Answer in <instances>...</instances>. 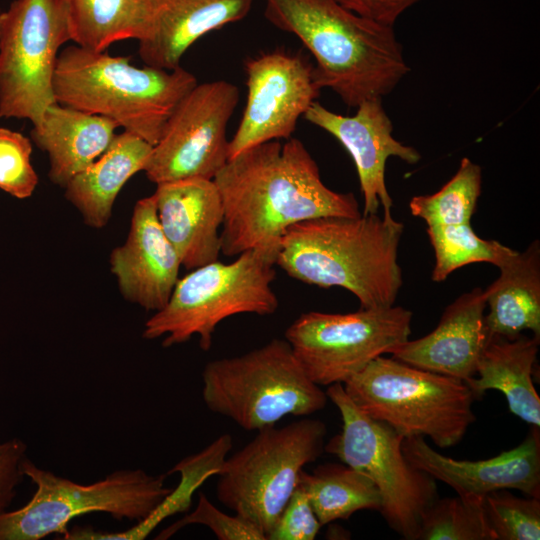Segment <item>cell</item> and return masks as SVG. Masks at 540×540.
<instances>
[{
	"label": "cell",
	"instance_id": "8d00e7d4",
	"mask_svg": "<svg viewBox=\"0 0 540 540\" xmlns=\"http://www.w3.org/2000/svg\"><path fill=\"white\" fill-rule=\"evenodd\" d=\"M1 15H2V10H1V8H0V21H1Z\"/></svg>",
	"mask_w": 540,
	"mask_h": 540
},
{
	"label": "cell",
	"instance_id": "f1b7e54d",
	"mask_svg": "<svg viewBox=\"0 0 540 540\" xmlns=\"http://www.w3.org/2000/svg\"><path fill=\"white\" fill-rule=\"evenodd\" d=\"M427 234L435 253L434 282L444 281L453 271L471 263L498 267L515 252L496 240L479 237L470 223L428 226Z\"/></svg>",
	"mask_w": 540,
	"mask_h": 540
},
{
	"label": "cell",
	"instance_id": "2e32d148",
	"mask_svg": "<svg viewBox=\"0 0 540 540\" xmlns=\"http://www.w3.org/2000/svg\"><path fill=\"white\" fill-rule=\"evenodd\" d=\"M402 450L408 462L433 479L450 486L457 495H485L515 489L540 498V433L531 426L516 447L485 460H456L440 454L421 436L406 437Z\"/></svg>",
	"mask_w": 540,
	"mask_h": 540
},
{
	"label": "cell",
	"instance_id": "7402d4cb",
	"mask_svg": "<svg viewBox=\"0 0 540 540\" xmlns=\"http://www.w3.org/2000/svg\"><path fill=\"white\" fill-rule=\"evenodd\" d=\"M152 147L132 133L116 134L103 154L66 184L65 198L87 225L102 228L108 223L120 190L144 171Z\"/></svg>",
	"mask_w": 540,
	"mask_h": 540
},
{
	"label": "cell",
	"instance_id": "44dd1931",
	"mask_svg": "<svg viewBox=\"0 0 540 540\" xmlns=\"http://www.w3.org/2000/svg\"><path fill=\"white\" fill-rule=\"evenodd\" d=\"M539 341L534 335L513 339L491 335L477 365L478 377L464 381L475 399L488 390L499 391L511 413L540 427V398L532 379Z\"/></svg>",
	"mask_w": 540,
	"mask_h": 540
},
{
	"label": "cell",
	"instance_id": "484cf974",
	"mask_svg": "<svg viewBox=\"0 0 540 540\" xmlns=\"http://www.w3.org/2000/svg\"><path fill=\"white\" fill-rule=\"evenodd\" d=\"M233 447L232 436L225 433L200 452L187 456L169 472L179 473L178 486L143 521L122 532H102L89 527L75 526L63 537L66 540H141L146 538L164 519L187 512L195 491L211 476L218 475Z\"/></svg>",
	"mask_w": 540,
	"mask_h": 540
},
{
	"label": "cell",
	"instance_id": "6da1fadb",
	"mask_svg": "<svg viewBox=\"0 0 540 540\" xmlns=\"http://www.w3.org/2000/svg\"><path fill=\"white\" fill-rule=\"evenodd\" d=\"M213 180L223 205L220 240L227 257L252 249L278 254L281 238L293 224L362 214L353 193H339L323 183L317 163L296 138L239 153Z\"/></svg>",
	"mask_w": 540,
	"mask_h": 540
},
{
	"label": "cell",
	"instance_id": "ac0fdd59",
	"mask_svg": "<svg viewBox=\"0 0 540 540\" xmlns=\"http://www.w3.org/2000/svg\"><path fill=\"white\" fill-rule=\"evenodd\" d=\"M486 308L481 288L463 293L445 308L432 332L408 339L390 354L413 367L465 381L476 375L491 336L485 322Z\"/></svg>",
	"mask_w": 540,
	"mask_h": 540
},
{
	"label": "cell",
	"instance_id": "f546056e",
	"mask_svg": "<svg viewBox=\"0 0 540 540\" xmlns=\"http://www.w3.org/2000/svg\"><path fill=\"white\" fill-rule=\"evenodd\" d=\"M483 498H437L422 514L416 540H492Z\"/></svg>",
	"mask_w": 540,
	"mask_h": 540
},
{
	"label": "cell",
	"instance_id": "9a60e30c",
	"mask_svg": "<svg viewBox=\"0 0 540 540\" xmlns=\"http://www.w3.org/2000/svg\"><path fill=\"white\" fill-rule=\"evenodd\" d=\"M382 99L363 101L352 116L332 112L315 101L303 117L335 137L351 155L364 200L362 214H378L382 205L384 216L391 217L393 201L385 181L386 162L397 157L416 164L421 154L393 137V124Z\"/></svg>",
	"mask_w": 540,
	"mask_h": 540
},
{
	"label": "cell",
	"instance_id": "ba28073f",
	"mask_svg": "<svg viewBox=\"0 0 540 540\" xmlns=\"http://www.w3.org/2000/svg\"><path fill=\"white\" fill-rule=\"evenodd\" d=\"M22 472L36 490L23 507L0 513V540H39L54 533L65 536L71 520L93 512L139 523L172 491L165 485L166 475H150L142 469L117 470L82 485L41 469L26 457Z\"/></svg>",
	"mask_w": 540,
	"mask_h": 540
},
{
	"label": "cell",
	"instance_id": "d6986e66",
	"mask_svg": "<svg viewBox=\"0 0 540 540\" xmlns=\"http://www.w3.org/2000/svg\"><path fill=\"white\" fill-rule=\"evenodd\" d=\"M162 230L188 270L218 260L223 205L211 179L191 178L157 184L153 193Z\"/></svg>",
	"mask_w": 540,
	"mask_h": 540
},
{
	"label": "cell",
	"instance_id": "603a6c76",
	"mask_svg": "<svg viewBox=\"0 0 540 540\" xmlns=\"http://www.w3.org/2000/svg\"><path fill=\"white\" fill-rule=\"evenodd\" d=\"M252 0H175L159 19L151 36L139 42L143 62L173 70L199 38L249 13Z\"/></svg>",
	"mask_w": 540,
	"mask_h": 540
},
{
	"label": "cell",
	"instance_id": "4fadbf2b",
	"mask_svg": "<svg viewBox=\"0 0 540 540\" xmlns=\"http://www.w3.org/2000/svg\"><path fill=\"white\" fill-rule=\"evenodd\" d=\"M240 91L225 80L196 84L179 102L144 168L160 184L191 178L213 180L227 163L226 129Z\"/></svg>",
	"mask_w": 540,
	"mask_h": 540
},
{
	"label": "cell",
	"instance_id": "9c48e42d",
	"mask_svg": "<svg viewBox=\"0 0 540 540\" xmlns=\"http://www.w3.org/2000/svg\"><path fill=\"white\" fill-rule=\"evenodd\" d=\"M324 422L303 418L257 431L218 473L217 498L266 537L296 490L304 467L324 451Z\"/></svg>",
	"mask_w": 540,
	"mask_h": 540
},
{
	"label": "cell",
	"instance_id": "8fae6325",
	"mask_svg": "<svg viewBox=\"0 0 540 540\" xmlns=\"http://www.w3.org/2000/svg\"><path fill=\"white\" fill-rule=\"evenodd\" d=\"M71 41L64 0H14L0 21V119L36 125L56 103L60 48Z\"/></svg>",
	"mask_w": 540,
	"mask_h": 540
},
{
	"label": "cell",
	"instance_id": "4dcf8cb0",
	"mask_svg": "<svg viewBox=\"0 0 540 540\" xmlns=\"http://www.w3.org/2000/svg\"><path fill=\"white\" fill-rule=\"evenodd\" d=\"M483 508L492 540L540 539V498L501 489L484 496Z\"/></svg>",
	"mask_w": 540,
	"mask_h": 540
},
{
	"label": "cell",
	"instance_id": "e575fe53",
	"mask_svg": "<svg viewBox=\"0 0 540 540\" xmlns=\"http://www.w3.org/2000/svg\"><path fill=\"white\" fill-rule=\"evenodd\" d=\"M27 457V445L19 438L0 442V513L6 511L25 478L22 463Z\"/></svg>",
	"mask_w": 540,
	"mask_h": 540
},
{
	"label": "cell",
	"instance_id": "30bf717a",
	"mask_svg": "<svg viewBox=\"0 0 540 540\" xmlns=\"http://www.w3.org/2000/svg\"><path fill=\"white\" fill-rule=\"evenodd\" d=\"M325 392L340 412L342 427L324 451L365 474L379 491L380 513L390 528L404 539L416 540L422 514L438 498L435 479L408 462L403 436L361 411L342 383Z\"/></svg>",
	"mask_w": 540,
	"mask_h": 540
},
{
	"label": "cell",
	"instance_id": "d4e9b609",
	"mask_svg": "<svg viewBox=\"0 0 540 540\" xmlns=\"http://www.w3.org/2000/svg\"><path fill=\"white\" fill-rule=\"evenodd\" d=\"M71 41L105 51L115 42L151 36L165 10L175 0H64Z\"/></svg>",
	"mask_w": 540,
	"mask_h": 540
},
{
	"label": "cell",
	"instance_id": "3957f363",
	"mask_svg": "<svg viewBox=\"0 0 540 540\" xmlns=\"http://www.w3.org/2000/svg\"><path fill=\"white\" fill-rule=\"evenodd\" d=\"M403 230L393 216L377 214L304 220L283 234L276 265L303 283L348 290L360 308L390 307L403 283L398 263Z\"/></svg>",
	"mask_w": 540,
	"mask_h": 540
},
{
	"label": "cell",
	"instance_id": "d590c367",
	"mask_svg": "<svg viewBox=\"0 0 540 540\" xmlns=\"http://www.w3.org/2000/svg\"><path fill=\"white\" fill-rule=\"evenodd\" d=\"M346 9L387 26H394L399 16L420 0H335Z\"/></svg>",
	"mask_w": 540,
	"mask_h": 540
},
{
	"label": "cell",
	"instance_id": "83f0119b",
	"mask_svg": "<svg viewBox=\"0 0 540 540\" xmlns=\"http://www.w3.org/2000/svg\"><path fill=\"white\" fill-rule=\"evenodd\" d=\"M481 189V167L464 157L455 175L440 190L413 197L409 208L427 226L470 223Z\"/></svg>",
	"mask_w": 540,
	"mask_h": 540
},
{
	"label": "cell",
	"instance_id": "277c9868",
	"mask_svg": "<svg viewBox=\"0 0 540 540\" xmlns=\"http://www.w3.org/2000/svg\"><path fill=\"white\" fill-rule=\"evenodd\" d=\"M197 83L181 66L136 67L128 57L74 44L59 53L53 88L58 104L109 118L153 146L179 102Z\"/></svg>",
	"mask_w": 540,
	"mask_h": 540
},
{
	"label": "cell",
	"instance_id": "52a82bcc",
	"mask_svg": "<svg viewBox=\"0 0 540 540\" xmlns=\"http://www.w3.org/2000/svg\"><path fill=\"white\" fill-rule=\"evenodd\" d=\"M202 398L213 413L256 432L287 416L312 415L328 401L285 339L208 362L202 371Z\"/></svg>",
	"mask_w": 540,
	"mask_h": 540
},
{
	"label": "cell",
	"instance_id": "e0dca14e",
	"mask_svg": "<svg viewBox=\"0 0 540 540\" xmlns=\"http://www.w3.org/2000/svg\"><path fill=\"white\" fill-rule=\"evenodd\" d=\"M110 265L127 301L155 312L169 301L181 262L162 230L153 194L134 205L127 239L111 252Z\"/></svg>",
	"mask_w": 540,
	"mask_h": 540
},
{
	"label": "cell",
	"instance_id": "836d02e7",
	"mask_svg": "<svg viewBox=\"0 0 540 540\" xmlns=\"http://www.w3.org/2000/svg\"><path fill=\"white\" fill-rule=\"evenodd\" d=\"M312 505L298 485L266 534V540H313L320 528Z\"/></svg>",
	"mask_w": 540,
	"mask_h": 540
},
{
	"label": "cell",
	"instance_id": "4316f807",
	"mask_svg": "<svg viewBox=\"0 0 540 540\" xmlns=\"http://www.w3.org/2000/svg\"><path fill=\"white\" fill-rule=\"evenodd\" d=\"M298 485L306 493L322 526L346 520L360 510L380 512L381 509V497L375 484L344 463H324L312 473L302 470Z\"/></svg>",
	"mask_w": 540,
	"mask_h": 540
},
{
	"label": "cell",
	"instance_id": "1f68e13d",
	"mask_svg": "<svg viewBox=\"0 0 540 540\" xmlns=\"http://www.w3.org/2000/svg\"><path fill=\"white\" fill-rule=\"evenodd\" d=\"M31 154L26 136L0 126V189L17 199L29 198L38 185Z\"/></svg>",
	"mask_w": 540,
	"mask_h": 540
},
{
	"label": "cell",
	"instance_id": "7a4b0ae2",
	"mask_svg": "<svg viewBox=\"0 0 540 540\" xmlns=\"http://www.w3.org/2000/svg\"><path fill=\"white\" fill-rule=\"evenodd\" d=\"M265 17L297 36L313 55L314 77L348 106L391 93L410 68L392 26L335 0H265Z\"/></svg>",
	"mask_w": 540,
	"mask_h": 540
},
{
	"label": "cell",
	"instance_id": "7c38bea8",
	"mask_svg": "<svg viewBox=\"0 0 540 540\" xmlns=\"http://www.w3.org/2000/svg\"><path fill=\"white\" fill-rule=\"evenodd\" d=\"M411 321L412 312L395 305L344 314L310 311L288 326L285 340L310 380L328 387L407 341Z\"/></svg>",
	"mask_w": 540,
	"mask_h": 540
},
{
	"label": "cell",
	"instance_id": "8992f818",
	"mask_svg": "<svg viewBox=\"0 0 540 540\" xmlns=\"http://www.w3.org/2000/svg\"><path fill=\"white\" fill-rule=\"evenodd\" d=\"M277 253L252 249L230 263L217 261L190 270L178 279L167 304L145 323V339L163 337L162 345L183 344L193 336L209 351L220 322L237 314L275 313L278 298L275 279Z\"/></svg>",
	"mask_w": 540,
	"mask_h": 540
},
{
	"label": "cell",
	"instance_id": "ffe728a7",
	"mask_svg": "<svg viewBox=\"0 0 540 540\" xmlns=\"http://www.w3.org/2000/svg\"><path fill=\"white\" fill-rule=\"evenodd\" d=\"M117 128L109 118L56 102L47 107L40 121L33 125L31 137L48 155L50 181L64 188L103 154Z\"/></svg>",
	"mask_w": 540,
	"mask_h": 540
},
{
	"label": "cell",
	"instance_id": "cb8c5ba5",
	"mask_svg": "<svg viewBox=\"0 0 540 540\" xmlns=\"http://www.w3.org/2000/svg\"><path fill=\"white\" fill-rule=\"evenodd\" d=\"M498 268L499 277L484 290L490 335L513 339L530 330L540 337L539 240L515 251Z\"/></svg>",
	"mask_w": 540,
	"mask_h": 540
},
{
	"label": "cell",
	"instance_id": "5b68a950",
	"mask_svg": "<svg viewBox=\"0 0 540 540\" xmlns=\"http://www.w3.org/2000/svg\"><path fill=\"white\" fill-rule=\"evenodd\" d=\"M343 388L371 418L406 437H428L439 448L459 443L475 422L473 393L460 379L379 356Z\"/></svg>",
	"mask_w": 540,
	"mask_h": 540
},
{
	"label": "cell",
	"instance_id": "5bb4252c",
	"mask_svg": "<svg viewBox=\"0 0 540 540\" xmlns=\"http://www.w3.org/2000/svg\"><path fill=\"white\" fill-rule=\"evenodd\" d=\"M247 100L229 141V159L254 146L289 139L320 94L313 66L301 55L271 51L244 63ZM228 159V160H229Z\"/></svg>",
	"mask_w": 540,
	"mask_h": 540
},
{
	"label": "cell",
	"instance_id": "d6a6232c",
	"mask_svg": "<svg viewBox=\"0 0 540 540\" xmlns=\"http://www.w3.org/2000/svg\"><path fill=\"white\" fill-rule=\"evenodd\" d=\"M191 524L208 527L219 540H266L256 525L237 514L221 511L203 493L199 494L197 506L191 513L162 530L156 539L166 540Z\"/></svg>",
	"mask_w": 540,
	"mask_h": 540
}]
</instances>
